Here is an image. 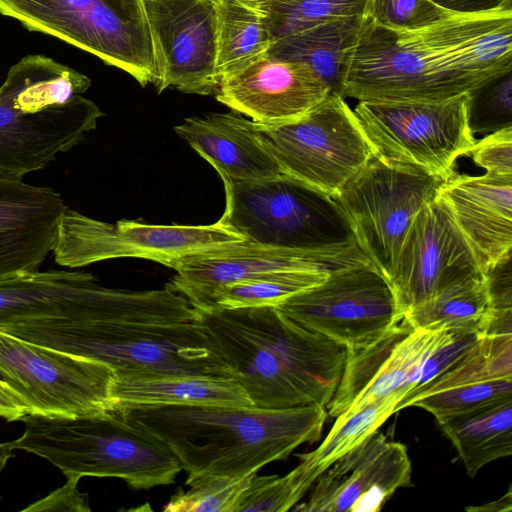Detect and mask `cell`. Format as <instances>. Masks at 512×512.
I'll use <instances>...</instances> for the list:
<instances>
[{"mask_svg":"<svg viewBox=\"0 0 512 512\" xmlns=\"http://www.w3.org/2000/svg\"><path fill=\"white\" fill-rule=\"evenodd\" d=\"M512 72V0L477 11L448 9L413 28L363 15L345 61L340 95L362 102H438Z\"/></svg>","mask_w":512,"mask_h":512,"instance_id":"6da1fadb","label":"cell"},{"mask_svg":"<svg viewBox=\"0 0 512 512\" xmlns=\"http://www.w3.org/2000/svg\"><path fill=\"white\" fill-rule=\"evenodd\" d=\"M0 329L103 363L116 374L232 377L197 309L167 286L127 290L114 308L97 319H38Z\"/></svg>","mask_w":512,"mask_h":512,"instance_id":"7a4b0ae2","label":"cell"},{"mask_svg":"<svg viewBox=\"0 0 512 512\" xmlns=\"http://www.w3.org/2000/svg\"><path fill=\"white\" fill-rule=\"evenodd\" d=\"M209 339L256 408L327 407L347 349L276 306L197 309Z\"/></svg>","mask_w":512,"mask_h":512,"instance_id":"3957f363","label":"cell"},{"mask_svg":"<svg viewBox=\"0 0 512 512\" xmlns=\"http://www.w3.org/2000/svg\"><path fill=\"white\" fill-rule=\"evenodd\" d=\"M130 423L163 442L188 476L241 477L286 459L314 443L328 413L325 407L289 408L133 406L115 409Z\"/></svg>","mask_w":512,"mask_h":512,"instance_id":"277c9868","label":"cell"},{"mask_svg":"<svg viewBox=\"0 0 512 512\" xmlns=\"http://www.w3.org/2000/svg\"><path fill=\"white\" fill-rule=\"evenodd\" d=\"M84 74L44 55L10 67L0 86V178L22 180L94 130L104 114L82 96Z\"/></svg>","mask_w":512,"mask_h":512,"instance_id":"5b68a950","label":"cell"},{"mask_svg":"<svg viewBox=\"0 0 512 512\" xmlns=\"http://www.w3.org/2000/svg\"><path fill=\"white\" fill-rule=\"evenodd\" d=\"M13 450L40 456L67 476L114 477L136 490L169 485L182 470L158 438L112 410L76 417L26 415Z\"/></svg>","mask_w":512,"mask_h":512,"instance_id":"8992f818","label":"cell"},{"mask_svg":"<svg viewBox=\"0 0 512 512\" xmlns=\"http://www.w3.org/2000/svg\"><path fill=\"white\" fill-rule=\"evenodd\" d=\"M223 184L225 210L219 220L249 242L320 252L359 248L334 198L287 174Z\"/></svg>","mask_w":512,"mask_h":512,"instance_id":"52a82bcc","label":"cell"},{"mask_svg":"<svg viewBox=\"0 0 512 512\" xmlns=\"http://www.w3.org/2000/svg\"><path fill=\"white\" fill-rule=\"evenodd\" d=\"M0 14L92 53L143 87L160 83L143 0H0Z\"/></svg>","mask_w":512,"mask_h":512,"instance_id":"ba28073f","label":"cell"},{"mask_svg":"<svg viewBox=\"0 0 512 512\" xmlns=\"http://www.w3.org/2000/svg\"><path fill=\"white\" fill-rule=\"evenodd\" d=\"M469 93L444 101L374 103L359 101L354 113L381 161L418 168L445 181L456 160L476 139L468 124Z\"/></svg>","mask_w":512,"mask_h":512,"instance_id":"9c48e42d","label":"cell"},{"mask_svg":"<svg viewBox=\"0 0 512 512\" xmlns=\"http://www.w3.org/2000/svg\"><path fill=\"white\" fill-rule=\"evenodd\" d=\"M443 180L372 156L333 197L369 262L389 282L415 216L435 199Z\"/></svg>","mask_w":512,"mask_h":512,"instance_id":"30bf717a","label":"cell"},{"mask_svg":"<svg viewBox=\"0 0 512 512\" xmlns=\"http://www.w3.org/2000/svg\"><path fill=\"white\" fill-rule=\"evenodd\" d=\"M256 124L284 174L332 197L373 156L354 111L334 92L296 120Z\"/></svg>","mask_w":512,"mask_h":512,"instance_id":"8fae6325","label":"cell"},{"mask_svg":"<svg viewBox=\"0 0 512 512\" xmlns=\"http://www.w3.org/2000/svg\"><path fill=\"white\" fill-rule=\"evenodd\" d=\"M113 376L103 363L0 329V381L21 397L28 415L76 417L112 411Z\"/></svg>","mask_w":512,"mask_h":512,"instance_id":"7c38bea8","label":"cell"},{"mask_svg":"<svg viewBox=\"0 0 512 512\" xmlns=\"http://www.w3.org/2000/svg\"><path fill=\"white\" fill-rule=\"evenodd\" d=\"M276 307L347 350L374 343L404 316L391 285L370 262L334 270Z\"/></svg>","mask_w":512,"mask_h":512,"instance_id":"4fadbf2b","label":"cell"},{"mask_svg":"<svg viewBox=\"0 0 512 512\" xmlns=\"http://www.w3.org/2000/svg\"><path fill=\"white\" fill-rule=\"evenodd\" d=\"M483 275L477 255L437 195L415 216L389 284L404 315L440 288Z\"/></svg>","mask_w":512,"mask_h":512,"instance_id":"5bb4252c","label":"cell"},{"mask_svg":"<svg viewBox=\"0 0 512 512\" xmlns=\"http://www.w3.org/2000/svg\"><path fill=\"white\" fill-rule=\"evenodd\" d=\"M449 332L413 328L403 316L374 343L347 350L328 416H349L390 394L416 389L427 359Z\"/></svg>","mask_w":512,"mask_h":512,"instance_id":"9a60e30c","label":"cell"},{"mask_svg":"<svg viewBox=\"0 0 512 512\" xmlns=\"http://www.w3.org/2000/svg\"><path fill=\"white\" fill-rule=\"evenodd\" d=\"M218 0H143L158 57L161 93L216 94Z\"/></svg>","mask_w":512,"mask_h":512,"instance_id":"2e32d148","label":"cell"},{"mask_svg":"<svg viewBox=\"0 0 512 512\" xmlns=\"http://www.w3.org/2000/svg\"><path fill=\"white\" fill-rule=\"evenodd\" d=\"M367 262L360 248L320 252L244 241L170 262L168 267L176 274L166 286L186 297L193 307L205 309L218 288L241 279L286 270L332 272Z\"/></svg>","mask_w":512,"mask_h":512,"instance_id":"e0dca14e","label":"cell"},{"mask_svg":"<svg viewBox=\"0 0 512 512\" xmlns=\"http://www.w3.org/2000/svg\"><path fill=\"white\" fill-rule=\"evenodd\" d=\"M406 446L376 430L337 459L314 482L302 512H378L394 493L412 485Z\"/></svg>","mask_w":512,"mask_h":512,"instance_id":"ac0fdd59","label":"cell"},{"mask_svg":"<svg viewBox=\"0 0 512 512\" xmlns=\"http://www.w3.org/2000/svg\"><path fill=\"white\" fill-rule=\"evenodd\" d=\"M331 90L308 65L269 52L224 76L216 99L261 124L296 120L322 102Z\"/></svg>","mask_w":512,"mask_h":512,"instance_id":"d6986e66","label":"cell"},{"mask_svg":"<svg viewBox=\"0 0 512 512\" xmlns=\"http://www.w3.org/2000/svg\"><path fill=\"white\" fill-rule=\"evenodd\" d=\"M124 289L101 285L84 271H35L0 280V328L38 319L86 320L104 316Z\"/></svg>","mask_w":512,"mask_h":512,"instance_id":"ffe728a7","label":"cell"},{"mask_svg":"<svg viewBox=\"0 0 512 512\" xmlns=\"http://www.w3.org/2000/svg\"><path fill=\"white\" fill-rule=\"evenodd\" d=\"M247 241L220 220L210 225H158L138 220L115 224L91 219L86 230L90 262L142 258L169 263L191 255Z\"/></svg>","mask_w":512,"mask_h":512,"instance_id":"44dd1931","label":"cell"},{"mask_svg":"<svg viewBox=\"0 0 512 512\" xmlns=\"http://www.w3.org/2000/svg\"><path fill=\"white\" fill-rule=\"evenodd\" d=\"M437 195L485 270L512 252V176L454 174Z\"/></svg>","mask_w":512,"mask_h":512,"instance_id":"7402d4cb","label":"cell"},{"mask_svg":"<svg viewBox=\"0 0 512 512\" xmlns=\"http://www.w3.org/2000/svg\"><path fill=\"white\" fill-rule=\"evenodd\" d=\"M174 130L222 181L250 182L284 174L256 122L238 112L186 118Z\"/></svg>","mask_w":512,"mask_h":512,"instance_id":"603a6c76","label":"cell"},{"mask_svg":"<svg viewBox=\"0 0 512 512\" xmlns=\"http://www.w3.org/2000/svg\"><path fill=\"white\" fill-rule=\"evenodd\" d=\"M110 393L115 409L133 406L254 407L242 386L234 378L225 376L114 373Z\"/></svg>","mask_w":512,"mask_h":512,"instance_id":"cb8c5ba5","label":"cell"},{"mask_svg":"<svg viewBox=\"0 0 512 512\" xmlns=\"http://www.w3.org/2000/svg\"><path fill=\"white\" fill-rule=\"evenodd\" d=\"M512 381V334H485L447 370L422 388L406 393L394 413L407 408L412 399L450 390L463 400L491 397Z\"/></svg>","mask_w":512,"mask_h":512,"instance_id":"d4e9b609","label":"cell"},{"mask_svg":"<svg viewBox=\"0 0 512 512\" xmlns=\"http://www.w3.org/2000/svg\"><path fill=\"white\" fill-rule=\"evenodd\" d=\"M469 477L512 454V396L488 401L437 420Z\"/></svg>","mask_w":512,"mask_h":512,"instance_id":"484cf974","label":"cell"},{"mask_svg":"<svg viewBox=\"0 0 512 512\" xmlns=\"http://www.w3.org/2000/svg\"><path fill=\"white\" fill-rule=\"evenodd\" d=\"M363 15L325 21L296 34L278 39L269 53L308 65L340 94L345 61L358 33Z\"/></svg>","mask_w":512,"mask_h":512,"instance_id":"4316f807","label":"cell"},{"mask_svg":"<svg viewBox=\"0 0 512 512\" xmlns=\"http://www.w3.org/2000/svg\"><path fill=\"white\" fill-rule=\"evenodd\" d=\"M491 303L486 276L446 285L404 314L413 328L485 335Z\"/></svg>","mask_w":512,"mask_h":512,"instance_id":"83f0119b","label":"cell"},{"mask_svg":"<svg viewBox=\"0 0 512 512\" xmlns=\"http://www.w3.org/2000/svg\"><path fill=\"white\" fill-rule=\"evenodd\" d=\"M274 42L256 1H217L216 67L220 80L268 53Z\"/></svg>","mask_w":512,"mask_h":512,"instance_id":"f1b7e54d","label":"cell"},{"mask_svg":"<svg viewBox=\"0 0 512 512\" xmlns=\"http://www.w3.org/2000/svg\"><path fill=\"white\" fill-rule=\"evenodd\" d=\"M399 391L374 401L349 416L339 415L322 443L300 455L299 465L315 482L329 466L370 436L392 415L401 398Z\"/></svg>","mask_w":512,"mask_h":512,"instance_id":"f546056e","label":"cell"},{"mask_svg":"<svg viewBox=\"0 0 512 512\" xmlns=\"http://www.w3.org/2000/svg\"><path fill=\"white\" fill-rule=\"evenodd\" d=\"M329 273L286 270L241 279L218 288L205 309L277 306L288 297L322 283Z\"/></svg>","mask_w":512,"mask_h":512,"instance_id":"4dcf8cb0","label":"cell"},{"mask_svg":"<svg viewBox=\"0 0 512 512\" xmlns=\"http://www.w3.org/2000/svg\"><path fill=\"white\" fill-rule=\"evenodd\" d=\"M273 39L296 34L328 20L363 15L367 0H260Z\"/></svg>","mask_w":512,"mask_h":512,"instance_id":"1f68e13d","label":"cell"},{"mask_svg":"<svg viewBox=\"0 0 512 512\" xmlns=\"http://www.w3.org/2000/svg\"><path fill=\"white\" fill-rule=\"evenodd\" d=\"M254 474L228 477L213 474L187 476V490L172 495L166 512H235Z\"/></svg>","mask_w":512,"mask_h":512,"instance_id":"d6a6232c","label":"cell"},{"mask_svg":"<svg viewBox=\"0 0 512 512\" xmlns=\"http://www.w3.org/2000/svg\"><path fill=\"white\" fill-rule=\"evenodd\" d=\"M511 93V72L469 93L468 124L473 135L512 127Z\"/></svg>","mask_w":512,"mask_h":512,"instance_id":"836d02e7","label":"cell"},{"mask_svg":"<svg viewBox=\"0 0 512 512\" xmlns=\"http://www.w3.org/2000/svg\"><path fill=\"white\" fill-rule=\"evenodd\" d=\"M447 10L433 0H367L363 15L385 27L413 29L439 19Z\"/></svg>","mask_w":512,"mask_h":512,"instance_id":"e575fe53","label":"cell"},{"mask_svg":"<svg viewBox=\"0 0 512 512\" xmlns=\"http://www.w3.org/2000/svg\"><path fill=\"white\" fill-rule=\"evenodd\" d=\"M511 252L485 270L491 311L486 334H512Z\"/></svg>","mask_w":512,"mask_h":512,"instance_id":"d590c367","label":"cell"},{"mask_svg":"<svg viewBox=\"0 0 512 512\" xmlns=\"http://www.w3.org/2000/svg\"><path fill=\"white\" fill-rule=\"evenodd\" d=\"M468 155L485 172L512 176V127L487 134Z\"/></svg>","mask_w":512,"mask_h":512,"instance_id":"8d00e7d4","label":"cell"},{"mask_svg":"<svg viewBox=\"0 0 512 512\" xmlns=\"http://www.w3.org/2000/svg\"><path fill=\"white\" fill-rule=\"evenodd\" d=\"M79 480V477L67 476V481L62 487L22 511H90L87 494L81 493L77 488Z\"/></svg>","mask_w":512,"mask_h":512,"instance_id":"74e56055","label":"cell"},{"mask_svg":"<svg viewBox=\"0 0 512 512\" xmlns=\"http://www.w3.org/2000/svg\"><path fill=\"white\" fill-rule=\"evenodd\" d=\"M28 414V408L21 397L0 381V418L12 422L22 420Z\"/></svg>","mask_w":512,"mask_h":512,"instance_id":"f35d334b","label":"cell"},{"mask_svg":"<svg viewBox=\"0 0 512 512\" xmlns=\"http://www.w3.org/2000/svg\"><path fill=\"white\" fill-rule=\"evenodd\" d=\"M438 5L454 11H477L494 7L503 0H433Z\"/></svg>","mask_w":512,"mask_h":512,"instance_id":"ab89813d","label":"cell"},{"mask_svg":"<svg viewBox=\"0 0 512 512\" xmlns=\"http://www.w3.org/2000/svg\"><path fill=\"white\" fill-rule=\"evenodd\" d=\"M465 509L475 512H510L512 510L511 488L509 487L506 494L495 501L483 504L481 506L466 507Z\"/></svg>","mask_w":512,"mask_h":512,"instance_id":"60d3db41","label":"cell"},{"mask_svg":"<svg viewBox=\"0 0 512 512\" xmlns=\"http://www.w3.org/2000/svg\"><path fill=\"white\" fill-rule=\"evenodd\" d=\"M12 451L13 449L9 446L8 442L0 443V473L11 458Z\"/></svg>","mask_w":512,"mask_h":512,"instance_id":"b9f144b4","label":"cell"},{"mask_svg":"<svg viewBox=\"0 0 512 512\" xmlns=\"http://www.w3.org/2000/svg\"><path fill=\"white\" fill-rule=\"evenodd\" d=\"M253 1H260V0H253Z\"/></svg>","mask_w":512,"mask_h":512,"instance_id":"7bdbcfd3","label":"cell"}]
</instances>
